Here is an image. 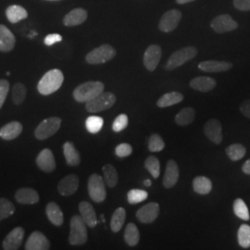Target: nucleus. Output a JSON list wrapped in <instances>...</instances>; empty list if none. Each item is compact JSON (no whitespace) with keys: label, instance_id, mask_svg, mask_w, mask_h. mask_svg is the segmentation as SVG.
I'll use <instances>...</instances> for the list:
<instances>
[{"label":"nucleus","instance_id":"obj_35","mask_svg":"<svg viewBox=\"0 0 250 250\" xmlns=\"http://www.w3.org/2000/svg\"><path fill=\"white\" fill-rule=\"evenodd\" d=\"M225 152L231 161H236L245 157L247 149L241 144H232L225 149Z\"/></svg>","mask_w":250,"mask_h":250},{"label":"nucleus","instance_id":"obj_26","mask_svg":"<svg viewBox=\"0 0 250 250\" xmlns=\"http://www.w3.org/2000/svg\"><path fill=\"white\" fill-rule=\"evenodd\" d=\"M45 213L51 224L56 225V226H61L62 225L64 217H63L62 211L58 205L55 202H49L46 208H45Z\"/></svg>","mask_w":250,"mask_h":250},{"label":"nucleus","instance_id":"obj_50","mask_svg":"<svg viewBox=\"0 0 250 250\" xmlns=\"http://www.w3.org/2000/svg\"><path fill=\"white\" fill-rule=\"evenodd\" d=\"M242 170H243L244 173L250 175V160L245 162V164L242 167Z\"/></svg>","mask_w":250,"mask_h":250},{"label":"nucleus","instance_id":"obj_12","mask_svg":"<svg viewBox=\"0 0 250 250\" xmlns=\"http://www.w3.org/2000/svg\"><path fill=\"white\" fill-rule=\"evenodd\" d=\"M160 214V206L155 202L143 206L136 212L137 220L142 224H151Z\"/></svg>","mask_w":250,"mask_h":250},{"label":"nucleus","instance_id":"obj_46","mask_svg":"<svg viewBox=\"0 0 250 250\" xmlns=\"http://www.w3.org/2000/svg\"><path fill=\"white\" fill-rule=\"evenodd\" d=\"M9 90V83L7 80H0V108L3 106L7 99Z\"/></svg>","mask_w":250,"mask_h":250},{"label":"nucleus","instance_id":"obj_4","mask_svg":"<svg viewBox=\"0 0 250 250\" xmlns=\"http://www.w3.org/2000/svg\"><path fill=\"white\" fill-rule=\"evenodd\" d=\"M116 103V96L111 92H102L95 99L86 102L85 108L88 112L96 113L107 110Z\"/></svg>","mask_w":250,"mask_h":250},{"label":"nucleus","instance_id":"obj_34","mask_svg":"<svg viewBox=\"0 0 250 250\" xmlns=\"http://www.w3.org/2000/svg\"><path fill=\"white\" fill-rule=\"evenodd\" d=\"M126 212L124 208H118L111 217L110 222V228L113 232H118L121 231L125 224Z\"/></svg>","mask_w":250,"mask_h":250},{"label":"nucleus","instance_id":"obj_31","mask_svg":"<svg viewBox=\"0 0 250 250\" xmlns=\"http://www.w3.org/2000/svg\"><path fill=\"white\" fill-rule=\"evenodd\" d=\"M196 117V111L193 107L183 108L175 116V123L181 126H186L193 123Z\"/></svg>","mask_w":250,"mask_h":250},{"label":"nucleus","instance_id":"obj_21","mask_svg":"<svg viewBox=\"0 0 250 250\" xmlns=\"http://www.w3.org/2000/svg\"><path fill=\"white\" fill-rule=\"evenodd\" d=\"M87 16L88 14L85 9L81 8L72 9L63 19V23L65 26H77L83 23L86 21Z\"/></svg>","mask_w":250,"mask_h":250},{"label":"nucleus","instance_id":"obj_22","mask_svg":"<svg viewBox=\"0 0 250 250\" xmlns=\"http://www.w3.org/2000/svg\"><path fill=\"white\" fill-rule=\"evenodd\" d=\"M232 67V63L220 61H206L198 64V69L205 72H227Z\"/></svg>","mask_w":250,"mask_h":250},{"label":"nucleus","instance_id":"obj_10","mask_svg":"<svg viewBox=\"0 0 250 250\" xmlns=\"http://www.w3.org/2000/svg\"><path fill=\"white\" fill-rule=\"evenodd\" d=\"M238 26V23L228 14L219 15L210 22V27L218 34L232 32L236 30Z\"/></svg>","mask_w":250,"mask_h":250},{"label":"nucleus","instance_id":"obj_5","mask_svg":"<svg viewBox=\"0 0 250 250\" xmlns=\"http://www.w3.org/2000/svg\"><path fill=\"white\" fill-rule=\"evenodd\" d=\"M197 55V49L194 46H187L179 49L174 53L171 54L168 62L165 65V70L172 71L180 66L184 65L190 60L194 59Z\"/></svg>","mask_w":250,"mask_h":250},{"label":"nucleus","instance_id":"obj_36","mask_svg":"<svg viewBox=\"0 0 250 250\" xmlns=\"http://www.w3.org/2000/svg\"><path fill=\"white\" fill-rule=\"evenodd\" d=\"M27 89L24 84L17 83L14 84L12 91H11V97L12 101L16 106H20L26 98Z\"/></svg>","mask_w":250,"mask_h":250},{"label":"nucleus","instance_id":"obj_28","mask_svg":"<svg viewBox=\"0 0 250 250\" xmlns=\"http://www.w3.org/2000/svg\"><path fill=\"white\" fill-rule=\"evenodd\" d=\"M6 16L11 23H17L19 21L28 17L26 9L18 5L9 6L6 10Z\"/></svg>","mask_w":250,"mask_h":250},{"label":"nucleus","instance_id":"obj_49","mask_svg":"<svg viewBox=\"0 0 250 250\" xmlns=\"http://www.w3.org/2000/svg\"><path fill=\"white\" fill-rule=\"evenodd\" d=\"M240 111L244 116L250 119V99L245 100L240 105Z\"/></svg>","mask_w":250,"mask_h":250},{"label":"nucleus","instance_id":"obj_20","mask_svg":"<svg viewBox=\"0 0 250 250\" xmlns=\"http://www.w3.org/2000/svg\"><path fill=\"white\" fill-rule=\"evenodd\" d=\"M16 43L15 36L8 27L0 24V51L10 52Z\"/></svg>","mask_w":250,"mask_h":250},{"label":"nucleus","instance_id":"obj_3","mask_svg":"<svg viewBox=\"0 0 250 250\" xmlns=\"http://www.w3.org/2000/svg\"><path fill=\"white\" fill-rule=\"evenodd\" d=\"M81 216L74 215L71 219L70 223V235L69 242L72 246L83 245L87 241V228Z\"/></svg>","mask_w":250,"mask_h":250},{"label":"nucleus","instance_id":"obj_30","mask_svg":"<svg viewBox=\"0 0 250 250\" xmlns=\"http://www.w3.org/2000/svg\"><path fill=\"white\" fill-rule=\"evenodd\" d=\"M193 188L199 195H208L212 189V183L205 176H197L193 180Z\"/></svg>","mask_w":250,"mask_h":250},{"label":"nucleus","instance_id":"obj_25","mask_svg":"<svg viewBox=\"0 0 250 250\" xmlns=\"http://www.w3.org/2000/svg\"><path fill=\"white\" fill-rule=\"evenodd\" d=\"M22 132V125L19 122H11L8 125H4L0 129V137L4 140L10 141L17 138Z\"/></svg>","mask_w":250,"mask_h":250},{"label":"nucleus","instance_id":"obj_7","mask_svg":"<svg viewBox=\"0 0 250 250\" xmlns=\"http://www.w3.org/2000/svg\"><path fill=\"white\" fill-rule=\"evenodd\" d=\"M87 188L89 197L94 202L101 203L106 199L107 191L105 183L103 178L98 173H93L90 175Z\"/></svg>","mask_w":250,"mask_h":250},{"label":"nucleus","instance_id":"obj_47","mask_svg":"<svg viewBox=\"0 0 250 250\" xmlns=\"http://www.w3.org/2000/svg\"><path fill=\"white\" fill-rule=\"evenodd\" d=\"M234 8L241 11H250V0H232Z\"/></svg>","mask_w":250,"mask_h":250},{"label":"nucleus","instance_id":"obj_39","mask_svg":"<svg viewBox=\"0 0 250 250\" xmlns=\"http://www.w3.org/2000/svg\"><path fill=\"white\" fill-rule=\"evenodd\" d=\"M238 243L244 249L250 248V226L248 224H242L237 232Z\"/></svg>","mask_w":250,"mask_h":250},{"label":"nucleus","instance_id":"obj_8","mask_svg":"<svg viewBox=\"0 0 250 250\" xmlns=\"http://www.w3.org/2000/svg\"><path fill=\"white\" fill-rule=\"evenodd\" d=\"M62 120L58 117H51L44 120L36 129V137L38 140H45L56 134L61 128Z\"/></svg>","mask_w":250,"mask_h":250},{"label":"nucleus","instance_id":"obj_2","mask_svg":"<svg viewBox=\"0 0 250 250\" xmlns=\"http://www.w3.org/2000/svg\"><path fill=\"white\" fill-rule=\"evenodd\" d=\"M104 92V83L90 81L80 84L73 91V98L80 103H86Z\"/></svg>","mask_w":250,"mask_h":250},{"label":"nucleus","instance_id":"obj_54","mask_svg":"<svg viewBox=\"0 0 250 250\" xmlns=\"http://www.w3.org/2000/svg\"><path fill=\"white\" fill-rule=\"evenodd\" d=\"M46 1H61V0H46Z\"/></svg>","mask_w":250,"mask_h":250},{"label":"nucleus","instance_id":"obj_15","mask_svg":"<svg viewBox=\"0 0 250 250\" xmlns=\"http://www.w3.org/2000/svg\"><path fill=\"white\" fill-rule=\"evenodd\" d=\"M49 249L50 242L44 233L39 231L32 232L25 244L26 250H48Z\"/></svg>","mask_w":250,"mask_h":250},{"label":"nucleus","instance_id":"obj_32","mask_svg":"<svg viewBox=\"0 0 250 250\" xmlns=\"http://www.w3.org/2000/svg\"><path fill=\"white\" fill-rule=\"evenodd\" d=\"M125 240L130 247H135L140 240V232L136 225L132 223L127 224L125 228Z\"/></svg>","mask_w":250,"mask_h":250},{"label":"nucleus","instance_id":"obj_29","mask_svg":"<svg viewBox=\"0 0 250 250\" xmlns=\"http://www.w3.org/2000/svg\"><path fill=\"white\" fill-rule=\"evenodd\" d=\"M184 100L183 94L179 92H170L163 95L161 99L158 100L157 106L159 107H167L179 104Z\"/></svg>","mask_w":250,"mask_h":250},{"label":"nucleus","instance_id":"obj_41","mask_svg":"<svg viewBox=\"0 0 250 250\" xmlns=\"http://www.w3.org/2000/svg\"><path fill=\"white\" fill-rule=\"evenodd\" d=\"M15 211V207L9 199L0 198V222L10 217Z\"/></svg>","mask_w":250,"mask_h":250},{"label":"nucleus","instance_id":"obj_9","mask_svg":"<svg viewBox=\"0 0 250 250\" xmlns=\"http://www.w3.org/2000/svg\"><path fill=\"white\" fill-rule=\"evenodd\" d=\"M181 19H182V12L180 10L170 9L162 15L159 23V29L161 32H164V33L172 32L178 26Z\"/></svg>","mask_w":250,"mask_h":250},{"label":"nucleus","instance_id":"obj_42","mask_svg":"<svg viewBox=\"0 0 250 250\" xmlns=\"http://www.w3.org/2000/svg\"><path fill=\"white\" fill-rule=\"evenodd\" d=\"M147 197V192L141 189H132L127 194V199L130 204H138L140 202H143Z\"/></svg>","mask_w":250,"mask_h":250},{"label":"nucleus","instance_id":"obj_24","mask_svg":"<svg viewBox=\"0 0 250 250\" xmlns=\"http://www.w3.org/2000/svg\"><path fill=\"white\" fill-rule=\"evenodd\" d=\"M217 83L216 81L211 78V77H208V76H199L196 77L193 80L190 82V87L192 89L197 90L199 92H209L214 89Z\"/></svg>","mask_w":250,"mask_h":250},{"label":"nucleus","instance_id":"obj_53","mask_svg":"<svg viewBox=\"0 0 250 250\" xmlns=\"http://www.w3.org/2000/svg\"><path fill=\"white\" fill-rule=\"evenodd\" d=\"M35 36H37V33H36V32H32V34L30 35L29 37H30V38H33Z\"/></svg>","mask_w":250,"mask_h":250},{"label":"nucleus","instance_id":"obj_38","mask_svg":"<svg viewBox=\"0 0 250 250\" xmlns=\"http://www.w3.org/2000/svg\"><path fill=\"white\" fill-rule=\"evenodd\" d=\"M145 167L150 172L153 178L157 179L160 177L161 164H160V161L156 157L154 156L148 157L145 161Z\"/></svg>","mask_w":250,"mask_h":250},{"label":"nucleus","instance_id":"obj_19","mask_svg":"<svg viewBox=\"0 0 250 250\" xmlns=\"http://www.w3.org/2000/svg\"><path fill=\"white\" fill-rule=\"evenodd\" d=\"M79 211L81 217L83 220L85 224L90 227L94 228L98 224V217L93 206L87 201H82L79 204Z\"/></svg>","mask_w":250,"mask_h":250},{"label":"nucleus","instance_id":"obj_52","mask_svg":"<svg viewBox=\"0 0 250 250\" xmlns=\"http://www.w3.org/2000/svg\"><path fill=\"white\" fill-rule=\"evenodd\" d=\"M144 185H145L146 187L149 188L152 185L151 181H150V180H145V181H144Z\"/></svg>","mask_w":250,"mask_h":250},{"label":"nucleus","instance_id":"obj_27","mask_svg":"<svg viewBox=\"0 0 250 250\" xmlns=\"http://www.w3.org/2000/svg\"><path fill=\"white\" fill-rule=\"evenodd\" d=\"M63 153L66 162L69 166H78L80 164L81 157L79 152L75 148L72 142H66L63 145Z\"/></svg>","mask_w":250,"mask_h":250},{"label":"nucleus","instance_id":"obj_13","mask_svg":"<svg viewBox=\"0 0 250 250\" xmlns=\"http://www.w3.org/2000/svg\"><path fill=\"white\" fill-rule=\"evenodd\" d=\"M79 188V178L75 174H69L62 179L58 185V191L63 197L73 195Z\"/></svg>","mask_w":250,"mask_h":250},{"label":"nucleus","instance_id":"obj_40","mask_svg":"<svg viewBox=\"0 0 250 250\" xmlns=\"http://www.w3.org/2000/svg\"><path fill=\"white\" fill-rule=\"evenodd\" d=\"M104 120L99 116H90L85 121V127L91 134H98L102 129Z\"/></svg>","mask_w":250,"mask_h":250},{"label":"nucleus","instance_id":"obj_14","mask_svg":"<svg viewBox=\"0 0 250 250\" xmlns=\"http://www.w3.org/2000/svg\"><path fill=\"white\" fill-rule=\"evenodd\" d=\"M204 133L206 136L213 143H222L223 141V126L222 124L216 120V119H211L206 123L204 126Z\"/></svg>","mask_w":250,"mask_h":250},{"label":"nucleus","instance_id":"obj_17","mask_svg":"<svg viewBox=\"0 0 250 250\" xmlns=\"http://www.w3.org/2000/svg\"><path fill=\"white\" fill-rule=\"evenodd\" d=\"M36 165L40 170L45 172H52L55 170L57 165L52 151L48 148H45L40 152L36 158Z\"/></svg>","mask_w":250,"mask_h":250},{"label":"nucleus","instance_id":"obj_44","mask_svg":"<svg viewBox=\"0 0 250 250\" xmlns=\"http://www.w3.org/2000/svg\"><path fill=\"white\" fill-rule=\"evenodd\" d=\"M129 124V120L128 116L126 114H120L117 117L112 125V130L116 133L122 132L123 130H125V128L128 126Z\"/></svg>","mask_w":250,"mask_h":250},{"label":"nucleus","instance_id":"obj_43","mask_svg":"<svg viewBox=\"0 0 250 250\" xmlns=\"http://www.w3.org/2000/svg\"><path fill=\"white\" fill-rule=\"evenodd\" d=\"M165 147V143L161 135L158 134H152L148 140V149L151 152H160Z\"/></svg>","mask_w":250,"mask_h":250},{"label":"nucleus","instance_id":"obj_48","mask_svg":"<svg viewBox=\"0 0 250 250\" xmlns=\"http://www.w3.org/2000/svg\"><path fill=\"white\" fill-rule=\"evenodd\" d=\"M62 40V36H61V35L51 34V35L45 36L44 42H45V45L50 46V45H53L54 44H56L58 42H61Z\"/></svg>","mask_w":250,"mask_h":250},{"label":"nucleus","instance_id":"obj_33","mask_svg":"<svg viewBox=\"0 0 250 250\" xmlns=\"http://www.w3.org/2000/svg\"><path fill=\"white\" fill-rule=\"evenodd\" d=\"M102 170L104 174V180L107 187L110 188H115L119 180V174L116 168L111 164H106L103 166Z\"/></svg>","mask_w":250,"mask_h":250},{"label":"nucleus","instance_id":"obj_11","mask_svg":"<svg viewBox=\"0 0 250 250\" xmlns=\"http://www.w3.org/2000/svg\"><path fill=\"white\" fill-rule=\"evenodd\" d=\"M162 50L160 45H149L144 54L143 62L146 69L149 72H154L161 62Z\"/></svg>","mask_w":250,"mask_h":250},{"label":"nucleus","instance_id":"obj_18","mask_svg":"<svg viewBox=\"0 0 250 250\" xmlns=\"http://www.w3.org/2000/svg\"><path fill=\"white\" fill-rule=\"evenodd\" d=\"M179 179V168L176 161L173 160H170L167 162V166H166V170L164 173V177H163V185L164 188H173Z\"/></svg>","mask_w":250,"mask_h":250},{"label":"nucleus","instance_id":"obj_45","mask_svg":"<svg viewBox=\"0 0 250 250\" xmlns=\"http://www.w3.org/2000/svg\"><path fill=\"white\" fill-rule=\"evenodd\" d=\"M132 152H133L132 146L127 143L120 144L119 146H117V147L115 148V154L119 158L128 157L132 154Z\"/></svg>","mask_w":250,"mask_h":250},{"label":"nucleus","instance_id":"obj_23","mask_svg":"<svg viewBox=\"0 0 250 250\" xmlns=\"http://www.w3.org/2000/svg\"><path fill=\"white\" fill-rule=\"evenodd\" d=\"M15 199L20 204L33 205L39 201V195L33 188H21L15 194Z\"/></svg>","mask_w":250,"mask_h":250},{"label":"nucleus","instance_id":"obj_1","mask_svg":"<svg viewBox=\"0 0 250 250\" xmlns=\"http://www.w3.org/2000/svg\"><path fill=\"white\" fill-rule=\"evenodd\" d=\"M64 76L61 70L54 69L46 72L39 81L37 89L41 95L48 96L60 89L62 85Z\"/></svg>","mask_w":250,"mask_h":250},{"label":"nucleus","instance_id":"obj_6","mask_svg":"<svg viewBox=\"0 0 250 250\" xmlns=\"http://www.w3.org/2000/svg\"><path fill=\"white\" fill-rule=\"evenodd\" d=\"M116 50L113 46L105 44L90 51L85 57V61L86 62L93 65L102 64L112 60L116 56Z\"/></svg>","mask_w":250,"mask_h":250},{"label":"nucleus","instance_id":"obj_37","mask_svg":"<svg viewBox=\"0 0 250 250\" xmlns=\"http://www.w3.org/2000/svg\"><path fill=\"white\" fill-rule=\"evenodd\" d=\"M233 212L244 221H250V215L248 206L241 198H237L233 202Z\"/></svg>","mask_w":250,"mask_h":250},{"label":"nucleus","instance_id":"obj_16","mask_svg":"<svg viewBox=\"0 0 250 250\" xmlns=\"http://www.w3.org/2000/svg\"><path fill=\"white\" fill-rule=\"evenodd\" d=\"M24 237V229L21 227L14 228L4 239L2 247L5 250H17L21 247Z\"/></svg>","mask_w":250,"mask_h":250},{"label":"nucleus","instance_id":"obj_51","mask_svg":"<svg viewBox=\"0 0 250 250\" xmlns=\"http://www.w3.org/2000/svg\"><path fill=\"white\" fill-rule=\"evenodd\" d=\"M175 1H176L177 4L184 5V4H188V3H190V2H194V1H196V0H175Z\"/></svg>","mask_w":250,"mask_h":250}]
</instances>
